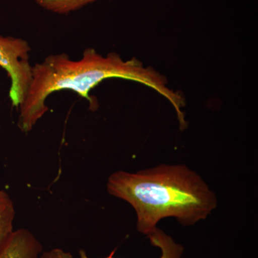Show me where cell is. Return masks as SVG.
<instances>
[{
    "label": "cell",
    "instance_id": "cell-1",
    "mask_svg": "<svg viewBox=\"0 0 258 258\" xmlns=\"http://www.w3.org/2000/svg\"><path fill=\"white\" fill-rule=\"evenodd\" d=\"M136 81L153 88L166 98L175 108L178 119L184 117L181 109L184 98L166 86L164 76L151 68H144L136 58L123 60L119 55L111 52L103 56L93 48L84 50L79 60L71 59L66 53L47 56L42 62L32 68L31 82L19 108L18 127L28 133L49 111L45 101L52 93L70 90L90 102V109L96 111L98 102L90 92L102 81L109 79Z\"/></svg>",
    "mask_w": 258,
    "mask_h": 258
},
{
    "label": "cell",
    "instance_id": "cell-2",
    "mask_svg": "<svg viewBox=\"0 0 258 258\" xmlns=\"http://www.w3.org/2000/svg\"><path fill=\"white\" fill-rule=\"evenodd\" d=\"M107 190L133 207L137 229L146 235L166 217H175L186 226L205 220L217 203L203 179L182 165H161L137 173L117 171L108 178Z\"/></svg>",
    "mask_w": 258,
    "mask_h": 258
},
{
    "label": "cell",
    "instance_id": "cell-3",
    "mask_svg": "<svg viewBox=\"0 0 258 258\" xmlns=\"http://www.w3.org/2000/svg\"><path fill=\"white\" fill-rule=\"evenodd\" d=\"M30 50L28 42L23 39L0 35V67L11 80L9 96L15 107L20 106L31 82Z\"/></svg>",
    "mask_w": 258,
    "mask_h": 258
},
{
    "label": "cell",
    "instance_id": "cell-4",
    "mask_svg": "<svg viewBox=\"0 0 258 258\" xmlns=\"http://www.w3.org/2000/svg\"><path fill=\"white\" fill-rule=\"evenodd\" d=\"M41 242L30 230H14L0 249V258H40L42 252Z\"/></svg>",
    "mask_w": 258,
    "mask_h": 258
},
{
    "label": "cell",
    "instance_id": "cell-5",
    "mask_svg": "<svg viewBox=\"0 0 258 258\" xmlns=\"http://www.w3.org/2000/svg\"><path fill=\"white\" fill-rule=\"evenodd\" d=\"M147 236L152 245L161 249L160 258H181L184 250L182 246L174 242L170 236L166 235L160 229H156ZM113 254V252L105 258H114ZM79 255L80 258H90L83 249L80 250Z\"/></svg>",
    "mask_w": 258,
    "mask_h": 258
},
{
    "label": "cell",
    "instance_id": "cell-6",
    "mask_svg": "<svg viewBox=\"0 0 258 258\" xmlns=\"http://www.w3.org/2000/svg\"><path fill=\"white\" fill-rule=\"evenodd\" d=\"M40 8L56 14L67 15L98 0H34Z\"/></svg>",
    "mask_w": 258,
    "mask_h": 258
},
{
    "label": "cell",
    "instance_id": "cell-7",
    "mask_svg": "<svg viewBox=\"0 0 258 258\" xmlns=\"http://www.w3.org/2000/svg\"><path fill=\"white\" fill-rule=\"evenodd\" d=\"M15 211L14 205L0 210V249L13 233V221Z\"/></svg>",
    "mask_w": 258,
    "mask_h": 258
},
{
    "label": "cell",
    "instance_id": "cell-8",
    "mask_svg": "<svg viewBox=\"0 0 258 258\" xmlns=\"http://www.w3.org/2000/svg\"><path fill=\"white\" fill-rule=\"evenodd\" d=\"M40 258H74L72 254L60 248H54L42 252Z\"/></svg>",
    "mask_w": 258,
    "mask_h": 258
},
{
    "label": "cell",
    "instance_id": "cell-9",
    "mask_svg": "<svg viewBox=\"0 0 258 258\" xmlns=\"http://www.w3.org/2000/svg\"><path fill=\"white\" fill-rule=\"evenodd\" d=\"M11 205H13V203L9 195L3 190H0V210Z\"/></svg>",
    "mask_w": 258,
    "mask_h": 258
}]
</instances>
